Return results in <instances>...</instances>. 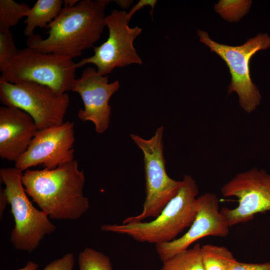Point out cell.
I'll use <instances>...</instances> for the list:
<instances>
[{
  "instance_id": "cell-6",
  "label": "cell",
  "mask_w": 270,
  "mask_h": 270,
  "mask_svg": "<svg viewBox=\"0 0 270 270\" xmlns=\"http://www.w3.org/2000/svg\"><path fill=\"white\" fill-rule=\"evenodd\" d=\"M164 126L158 128L149 139L131 134L130 137L144 154L146 180V198L142 212L125 218L122 224L142 222L156 218L174 198L182 185V180L170 178L166 168L164 155Z\"/></svg>"
},
{
  "instance_id": "cell-19",
  "label": "cell",
  "mask_w": 270,
  "mask_h": 270,
  "mask_svg": "<svg viewBox=\"0 0 270 270\" xmlns=\"http://www.w3.org/2000/svg\"><path fill=\"white\" fill-rule=\"evenodd\" d=\"M80 270H112L110 258L90 248H86L78 256Z\"/></svg>"
},
{
  "instance_id": "cell-25",
  "label": "cell",
  "mask_w": 270,
  "mask_h": 270,
  "mask_svg": "<svg viewBox=\"0 0 270 270\" xmlns=\"http://www.w3.org/2000/svg\"><path fill=\"white\" fill-rule=\"evenodd\" d=\"M8 204L7 197L4 193V189L0 187V218L1 219L3 216V212Z\"/></svg>"
},
{
  "instance_id": "cell-3",
  "label": "cell",
  "mask_w": 270,
  "mask_h": 270,
  "mask_svg": "<svg viewBox=\"0 0 270 270\" xmlns=\"http://www.w3.org/2000/svg\"><path fill=\"white\" fill-rule=\"evenodd\" d=\"M182 182L176 196L154 220L150 222L105 224L101 226V230L128 235L142 242L156 244L172 241L191 226L197 212L198 188L196 182L188 174L184 176Z\"/></svg>"
},
{
  "instance_id": "cell-14",
  "label": "cell",
  "mask_w": 270,
  "mask_h": 270,
  "mask_svg": "<svg viewBox=\"0 0 270 270\" xmlns=\"http://www.w3.org/2000/svg\"><path fill=\"white\" fill-rule=\"evenodd\" d=\"M38 129L32 118L22 110L0 107V156L15 162L28 150Z\"/></svg>"
},
{
  "instance_id": "cell-11",
  "label": "cell",
  "mask_w": 270,
  "mask_h": 270,
  "mask_svg": "<svg viewBox=\"0 0 270 270\" xmlns=\"http://www.w3.org/2000/svg\"><path fill=\"white\" fill-rule=\"evenodd\" d=\"M74 124L67 121L60 126L38 130L26 151L14 162L22 172L42 164L52 170L74 160Z\"/></svg>"
},
{
  "instance_id": "cell-16",
  "label": "cell",
  "mask_w": 270,
  "mask_h": 270,
  "mask_svg": "<svg viewBox=\"0 0 270 270\" xmlns=\"http://www.w3.org/2000/svg\"><path fill=\"white\" fill-rule=\"evenodd\" d=\"M204 270H231L238 261L226 248L210 244L201 246Z\"/></svg>"
},
{
  "instance_id": "cell-24",
  "label": "cell",
  "mask_w": 270,
  "mask_h": 270,
  "mask_svg": "<svg viewBox=\"0 0 270 270\" xmlns=\"http://www.w3.org/2000/svg\"><path fill=\"white\" fill-rule=\"evenodd\" d=\"M156 2L157 1L156 0H140L130 9L128 12H127L128 18L130 20V18L136 12L146 6H149L151 7L150 14L152 18L154 9Z\"/></svg>"
},
{
  "instance_id": "cell-22",
  "label": "cell",
  "mask_w": 270,
  "mask_h": 270,
  "mask_svg": "<svg viewBox=\"0 0 270 270\" xmlns=\"http://www.w3.org/2000/svg\"><path fill=\"white\" fill-rule=\"evenodd\" d=\"M74 264V254L68 253L62 258L52 261L42 270H72Z\"/></svg>"
},
{
  "instance_id": "cell-9",
  "label": "cell",
  "mask_w": 270,
  "mask_h": 270,
  "mask_svg": "<svg viewBox=\"0 0 270 270\" xmlns=\"http://www.w3.org/2000/svg\"><path fill=\"white\" fill-rule=\"evenodd\" d=\"M129 22L126 11L113 10L106 16V24L108 30V39L100 46H94V54L76 63V68L92 64L96 66L100 74L108 76L116 67L142 64V62L133 43L142 29L138 26L130 28Z\"/></svg>"
},
{
  "instance_id": "cell-27",
  "label": "cell",
  "mask_w": 270,
  "mask_h": 270,
  "mask_svg": "<svg viewBox=\"0 0 270 270\" xmlns=\"http://www.w3.org/2000/svg\"><path fill=\"white\" fill-rule=\"evenodd\" d=\"M114 2L123 9L128 8L132 3V0H114Z\"/></svg>"
},
{
  "instance_id": "cell-26",
  "label": "cell",
  "mask_w": 270,
  "mask_h": 270,
  "mask_svg": "<svg viewBox=\"0 0 270 270\" xmlns=\"http://www.w3.org/2000/svg\"><path fill=\"white\" fill-rule=\"evenodd\" d=\"M38 264L30 260L28 261L26 265L22 268H20L18 270H34L38 269Z\"/></svg>"
},
{
  "instance_id": "cell-28",
  "label": "cell",
  "mask_w": 270,
  "mask_h": 270,
  "mask_svg": "<svg viewBox=\"0 0 270 270\" xmlns=\"http://www.w3.org/2000/svg\"><path fill=\"white\" fill-rule=\"evenodd\" d=\"M64 6L72 7L76 6L79 2L78 0H64Z\"/></svg>"
},
{
  "instance_id": "cell-20",
  "label": "cell",
  "mask_w": 270,
  "mask_h": 270,
  "mask_svg": "<svg viewBox=\"0 0 270 270\" xmlns=\"http://www.w3.org/2000/svg\"><path fill=\"white\" fill-rule=\"evenodd\" d=\"M250 0H220L215 6L216 10L228 21H238L249 10Z\"/></svg>"
},
{
  "instance_id": "cell-15",
  "label": "cell",
  "mask_w": 270,
  "mask_h": 270,
  "mask_svg": "<svg viewBox=\"0 0 270 270\" xmlns=\"http://www.w3.org/2000/svg\"><path fill=\"white\" fill-rule=\"evenodd\" d=\"M62 0H38L30 8L24 23V34L28 38L34 34L37 27L46 28L59 15L64 6Z\"/></svg>"
},
{
  "instance_id": "cell-13",
  "label": "cell",
  "mask_w": 270,
  "mask_h": 270,
  "mask_svg": "<svg viewBox=\"0 0 270 270\" xmlns=\"http://www.w3.org/2000/svg\"><path fill=\"white\" fill-rule=\"evenodd\" d=\"M108 80V76H102L96 68L88 66L76 79L72 89L80 95L84 104V108L78 111V118L83 122H92L100 134L109 126L112 107L108 102L120 86L118 81L109 83Z\"/></svg>"
},
{
  "instance_id": "cell-23",
  "label": "cell",
  "mask_w": 270,
  "mask_h": 270,
  "mask_svg": "<svg viewBox=\"0 0 270 270\" xmlns=\"http://www.w3.org/2000/svg\"><path fill=\"white\" fill-rule=\"evenodd\" d=\"M231 270H270V262L246 263L237 261Z\"/></svg>"
},
{
  "instance_id": "cell-1",
  "label": "cell",
  "mask_w": 270,
  "mask_h": 270,
  "mask_svg": "<svg viewBox=\"0 0 270 270\" xmlns=\"http://www.w3.org/2000/svg\"><path fill=\"white\" fill-rule=\"evenodd\" d=\"M108 0H82L72 7L63 6L58 17L46 27L48 36L28 38V47L47 54L73 59L94 47L106 24Z\"/></svg>"
},
{
  "instance_id": "cell-21",
  "label": "cell",
  "mask_w": 270,
  "mask_h": 270,
  "mask_svg": "<svg viewBox=\"0 0 270 270\" xmlns=\"http://www.w3.org/2000/svg\"><path fill=\"white\" fill-rule=\"evenodd\" d=\"M18 51L11 32L0 33V70Z\"/></svg>"
},
{
  "instance_id": "cell-8",
  "label": "cell",
  "mask_w": 270,
  "mask_h": 270,
  "mask_svg": "<svg viewBox=\"0 0 270 270\" xmlns=\"http://www.w3.org/2000/svg\"><path fill=\"white\" fill-rule=\"evenodd\" d=\"M198 34L200 41L208 46L211 52L218 54L228 67L232 78L228 94L236 92L238 94L239 104L246 112L254 111L260 104L262 97L250 78V61L257 52L270 47V36L260 34L244 44L234 46L212 40L206 32L198 30Z\"/></svg>"
},
{
  "instance_id": "cell-17",
  "label": "cell",
  "mask_w": 270,
  "mask_h": 270,
  "mask_svg": "<svg viewBox=\"0 0 270 270\" xmlns=\"http://www.w3.org/2000/svg\"><path fill=\"white\" fill-rule=\"evenodd\" d=\"M162 262L160 270H204L200 244H196L192 248L180 252Z\"/></svg>"
},
{
  "instance_id": "cell-12",
  "label": "cell",
  "mask_w": 270,
  "mask_h": 270,
  "mask_svg": "<svg viewBox=\"0 0 270 270\" xmlns=\"http://www.w3.org/2000/svg\"><path fill=\"white\" fill-rule=\"evenodd\" d=\"M197 212L189 230L172 241L156 244L162 262L188 248L196 240L208 236H226L230 226L219 209L216 195L206 192L196 198Z\"/></svg>"
},
{
  "instance_id": "cell-5",
  "label": "cell",
  "mask_w": 270,
  "mask_h": 270,
  "mask_svg": "<svg viewBox=\"0 0 270 270\" xmlns=\"http://www.w3.org/2000/svg\"><path fill=\"white\" fill-rule=\"evenodd\" d=\"M23 172L14 168L0 170V180L14 220L10 242L16 250L31 253L56 226L42 210L36 208L27 196L22 182Z\"/></svg>"
},
{
  "instance_id": "cell-10",
  "label": "cell",
  "mask_w": 270,
  "mask_h": 270,
  "mask_svg": "<svg viewBox=\"0 0 270 270\" xmlns=\"http://www.w3.org/2000/svg\"><path fill=\"white\" fill-rule=\"evenodd\" d=\"M221 192L238 200L236 207L220 210L229 226L246 222L257 214L270 211V174L256 167L240 172L222 186Z\"/></svg>"
},
{
  "instance_id": "cell-18",
  "label": "cell",
  "mask_w": 270,
  "mask_h": 270,
  "mask_svg": "<svg viewBox=\"0 0 270 270\" xmlns=\"http://www.w3.org/2000/svg\"><path fill=\"white\" fill-rule=\"evenodd\" d=\"M30 8L26 3L20 4L13 0H0V33L10 31V28L27 16Z\"/></svg>"
},
{
  "instance_id": "cell-7",
  "label": "cell",
  "mask_w": 270,
  "mask_h": 270,
  "mask_svg": "<svg viewBox=\"0 0 270 270\" xmlns=\"http://www.w3.org/2000/svg\"><path fill=\"white\" fill-rule=\"evenodd\" d=\"M70 100L67 93H58L44 85L28 82L12 84L0 78V102L28 114L38 130L63 124Z\"/></svg>"
},
{
  "instance_id": "cell-4",
  "label": "cell",
  "mask_w": 270,
  "mask_h": 270,
  "mask_svg": "<svg viewBox=\"0 0 270 270\" xmlns=\"http://www.w3.org/2000/svg\"><path fill=\"white\" fill-rule=\"evenodd\" d=\"M76 68L72 58L27 47L6 62L0 70V78L12 84L36 83L64 94L72 90Z\"/></svg>"
},
{
  "instance_id": "cell-2",
  "label": "cell",
  "mask_w": 270,
  "mask_h": 270,
  "mask_svg": "<svg viewBox=\"0 0 270 270\" xmlns=\"http://www.w3.org/2000/svg\"><path fill=\"white\" fill-rule=\"evenodd\" d=\"M22 182L26 194L52 219L77 220L89 208L83 192L84 172L75 160L52 170H27Z\"/></svg>"
}]
</instances>
